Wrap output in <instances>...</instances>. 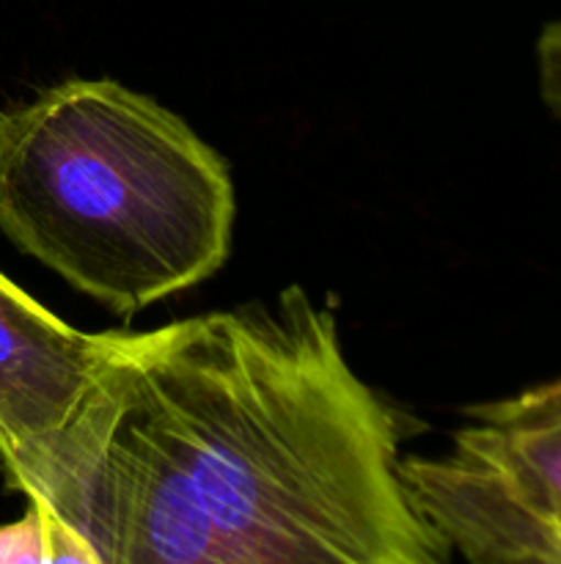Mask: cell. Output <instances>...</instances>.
<instances>
[{
  "label": "cell",
  "instance_id": "1",
  "mask_svg": "<svg viewBox=\"0 0 561 564\" xmlns=\"http://www.w3.org/2000/svg\"><path fill=\"white\" fill-rule=\"evenodd\" d=\"M399 441L333 308L289 286L119 330L75 419L3 474L99 564H440Z\"/></svg>",
  "mask_w": 561,
  "mask_h": 564
},
{
  "label": "cell",
  "instance_id": "2",
  "mask_svg": "<svg viewBox=\"0 0 561 564\" xmlns=\"http://www.w3.org/2000/svg\"><path fill=\"white\" fill-rule=\"evenodd\" d=\"M234 218L226 160L146 94L75 77L0 108V231L119 317L218 273Z\"/></svg>",
  "mask_w": 561,
  "mask_h": 564
},
{
  "label": "cell",
  "instance_id": "3",
  "mask_svg": "<svg viewBox=\"0 0 561 564\" xmlns=\"http://www.w3.org/2000/svg\"><path fill=\"white\" fill-rule=\"evenodd\" d=\"M399 477L451 554L476 564H561V378L468 411L432 457Z\"/></svg>",
  "mask_w": 561,
  "mask_h": 564
},
{
  "label": "cell",
  "instance_id": "4",
  "mask_svg": "<svg viewBox=\"0 0 561 564\" xmlns=\"http://www.w3.org/2000/svg\"><path fill=\"white\" fill-rule=\"evenodd\" d=\"M116 334L72 328L0 273V466L42 452L75 419Z\"/></svg>",
  "mask_w": 561,
  "mask_h": 564
},
{
  "label": "cell",
  "instance_id": "5",
  "mask_svg": "<svg viewBox=\"0 0 561 564\" xmlns=\"http://www.w3.org/2000/svg\"><path fill=\"white\" fill-rule=\"evenodd\" d=\"M14 562L99 564V556L80 534L66 529L38 507L28 505V512L20 521L0 527V564Z\"/></svg>",
  "mask_w": 561,
  "mask_h": 564
},
{
  "label": "cell",
  "instance_id": "6",
  "mask_svg": "<svg viewBox=\"0 0 561 564\" xmlns=\"http://www.w3.org/2000/svg\"><path fill=\"white\" fill-rule=\"evenodd\" d=\"M537 86L550 113L561 119V20L544 25L537 39Z\"/></svg>",
  "mask_w": 561,
  "mask_h": 564
}]
</instances>
